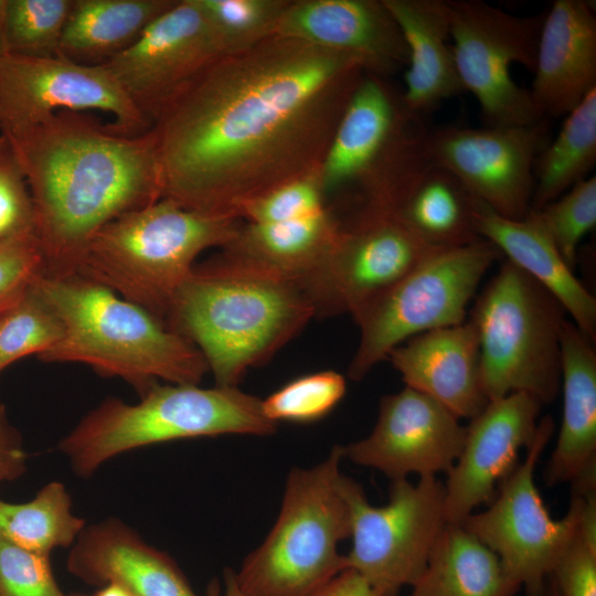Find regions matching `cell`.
<instances>
[{
  "mask_svg": "<svg viewBox=\"0 0 596 596\" xmlns=\"http://www.w3.org/2000/svg\"><path fill=\"white\" fill-rule=\"evenodd\" d=\"M365 73L353 54L281 35L215 58L152 119L161 199L240 219L317 172Z\"/></svg>",
  "mask_w": 596,
  "mask_h": 596,
  "instance_id": "1",
  "label": "cell"
},
{
  "mask_svg": "<svg viewBox=\"0 0 596 596\" xmlns=\"http://www.w3.org/2000/svg\"><path fill=\"white\" fill-rule=\"evenodd\" d=\"M0 134L26 179L45 273L73 274L99 230L162 196L150 129L126 135L82 111L61 110Z\"/></svg>",
  "mask_w": 596,
  "mask_h": 596,
  "instance_id": "2",
  "label": "cell"
},
{
  "mask_svg": "<svg viewBox=\"0 0 596 596\" xmlns=\"http://www.w3.org/2000/svg\"><path fill=\"white\" fill-rule=\"evenodd\" d=\"M313 317L297 284L219 254L193 267L164 324L199 349L215 385L237 386L251 368L267 362Z\"/></svg>",
  "mask_w": 596,
  "mask_h": 596,
  "instance_id": "3",
  "label": "cell"
},
{
  "mask_svg": "<svg viewBox=\"0 0 596 596\" xmlns=\"http://www.w3.org/2000/svg\"><path fill=\"white\" fill-rule=\"evenodd\" d=\"M34 286L63 326L61 340L38 356L41 361L89 365L125 380L140 396L160 380L199 384L209 371L191 341L105 286L44 272Z\"/></svg>",
  "mask_w": 596,
  "mask_h": 596,
  "instance_id": "4",
  "label": "cell"
},
{
  "mask_svg": "<svg viewBox=\"0 0 596 596\" xmlns=\"http://www.w3.org/2000/svg\"><path fill=\"white\" fill-rule=\"evenodd\" d=\"M241 224L240 219L160 199L99 230L71 275L105 286L164 323L196 257L205 249L224 247Z\"/></svg>",
  "mask_w": 596,
  "mask_h": 596,
  "instance_id": "5",
  "label": "cell"
},
{
  "mask_svg": "<svg viewBox=\"0 0 596 596\" xmlns=\"http://www.w3.org/2000/svg\"><path fill=\"white\" fill-rule=\"evenodd\" d=\"M424 117L386 77L365 73L319 168L324 195L344 193L350 215L392 214L432 164Z\"/></svg>",
  "mask_w": 596,
  "mask_h": 596,
  "instance_id": "6",
  "label": "cell"
},
{
  "mask_svg": "<svg viewBox=\"0 0 596 596\" xmlns=\"http://www.w3.org/2000/svg\"><path fill=\"white\" fill-rule=\"evenodd\" d=\"M276 428L264 414L262 400L237 386L157 383L136 404L106 398L58 448L85 478L115 456L143 446L227 434L266 436Z\"/></svg>",
  "mask_w": 596,
  "mask_h": 596,
  "instance_id": "7",
  "label": "cell"
},
{
  "mask_svg": "<svg viewBox=\"0 0 596 596\" xmlns=\"http://www.w3.org/2000/svg\"><path fill=\"white\" fill-rule=\"evenodd\" d=\"M342 446L310 468H292L278 518L235 573L249 596H311L347 570L339 543L351 534Z\"/></svg>",
  "mask_w": 596,
  "mask_h": 596,
  "instance_id": "8",
  "label": "cell"
},
{
  "mask_svg": "<svg viewBox=\"0 0 596 596\" xmlns=\"http://www.w3.org/2000/svg\"><path fill=\"white\" fill-rule=\"evenodd\" d=\"M470 310L489 401L524 393L543 406L561 389V336L566 311L540 283L505 259Z\"/></svg>",
  "mask_w": 596,
  "mask_h": 596,
  "instance_id": "9",
  "label": "cell"
},
{
  "mask_svg": "<svg viewBox=\"0 0 596 596\" xmlns=\"http://www.w3.org/2000/svg\"><path fill=\"white\" fill-rule=\"evenodd\" d=\"M500 256L483 238L440 248L362 308L353 317L360 339L349 377L362 380L394 348L417 334L465 322L479 284Z\"/></svg>",
  "mask_w": 596,
  "mask_h": 596,
  "instance_id": "10",
  "label": "cell"
},
{
  "mask_svg": "<svg viewBox=\"0 0 596 596\" xmlns=\"http://www.w3.org/2000/svg\"><path fill=\"white\" fill-rule=\"evenodd\" d=\"M351 515L352 547L347 570L362 576L382 596L413 586L444 531L445 486L434 476L416 483L392 480L385 505L370 504L360 483L343 475Z\"/></svg>",
  "mask_w": 596,
  "mask_h": 596,
  "instance_id": "11",
  "label": "cell"
},
{
  "mask_svg": "<svg viewBox=\"0 0 596 596\" xmlns=\"http://www.w3.org/2000/svg\"><path fill=\"white\" fill-rule=\"evenodd\" d=\"M554 428L550 415L540 418L524 459L500 483L487 509L475 511L460 523L497 555L508 577L526 596L545 595L549 576L579 517V498L572 496L566 514L553 519L534 481L535 466Z\"/></svg>",
  "mask_w": 596,
  "mask_h": 596,
  "instance_id": "12",
  "label": "cell"
},
{
  "mask_svg": "<svg viewBox=\"0 0 596 596\" xmlns=\"http://www.w3.org/2000/svg\"><path fill=\"white\" fill-rule=\"evenodd\" d=\"M447 1L457 72L465 92L478 102L485 126L542 120L510 67L520 64L534 72L545 13L520 17L480 0Z\"/></svg>",
  "mask_w": 596,
  "mask_h": 596,
  "instance_id": "13",
  "label": "cell"
},
{
  "mask_svg": "<svg viewBox=\"0 0 596 596\" xmlns=\"http://www.w3.org/2000/svg\"><path fill=\"white\" fill-rule=\"evenodd\" d=\"M438 249L394 215H353L340 221L329 255L299 287L316 317L348 313L353 318Z\"/></svg>",
  "mask_w": 596,
  "mask_h": 596,
  "instance_id": "14",
  "label": "cell"
},
{
  "mask_svg": "<svg viewBox=\"0 0 596 596\" xmlns=\"http://www.w3.org/2000/svg\"><path fill=\"white\" fill-rule=\"evenodd\" d=\"M549 140L547 119L447 126L428 130L427 152L432 164L454 174L473 199L503 217L520 220L531 211L534 168Z\"/></svg>",
  "mask_w": 596,
  "mask_h": 596,
  "instance_id": "15",
  "label": "cell"
},
{
  "mask_svg": "<svg viewBox=\"0 0 596 596\" xmlns=\"http://www.w3.org/2000/svg\"><path fill=\"white\" fill-rule=\"evenodd\" d=\"M87 109L111 114V127L126 135L151 127L104 64L10 54L0 60V131L36 124L61 110Z\"/></svg>",
  "mask_w": 596,
  "mask_h": 596,
  "instance_id": "16",
  "label": "cell"
},
{
  "mask_svg": "<svg viewBox=\"0 0 596 596\" xmlns=\"http://www.w3.org/2000/svg\"><path fill=\"white\" fill-rule=\"evenodd\" d=\"M466 426L434 398L405 386L380 400L369 436L342 446L350 461L391 480L447 473L462 449Z\"/></svg>",
  "mask_w": 596,
  "mask_h": 596,
  "instance_id": "17",
  "label": "cell"
},
{
  "mask_svg": "<svg viewBox=\"0 0 596 596\" xmlns=\"http://www.w3.org/2000/svg\"><path fill=\"white\" fill-rule=\"evenodd\" d=\"M220 56L196 0H177L130 47L104 65L151 125L160 108Z\"/></svg>",
  "mask_w": 596,
  "mask_h": 596,
  "instance_id": "18",
  "label": "cell"
},
{
  "mask_svg": "<svg viewBox=\"0 0 596 596\" xmlns=\"http://www.w3.org/2000/svg\"><path fill=\"white\" fill-rule=\"evenodd\" d=\"M543 405L524 393L489 401L466 426L460 455L446 473L445 517L460 524L489 504L500 483L519 464L521 448L534 440Z\"/></svg>",
  "mask_w": 596,
  "mask_h": 596,
  "instance_id": "19",
  "label": "cell"
},
{
  "mask_svg": "<svg viewBox=\"0 0 596 596\" xmlns=\"http://www.w3.org/2000/svg\"><path fill=\"white\" fill-rule=\"evenodd\" d=\"M275 35L358 56L386 77L408 64L401 29L383 0H291Z\"/></svg>",
  "mask_w": 596,
  "mask_h": 596,
  "instance_id": "20",
  "label": "cell"
},
{
  "mask_svg": "<svg viewBox=\"0 0 596 596\" xmlns=\"http://www.w3.org/2000/svg\"><path fill=\"white\" fill-rule=\"evenodd\" d=\"M529 91L543 119L566 116L596 88L595 7L555 0L541 26Z\"/></svg>",
  "mask_w": 596,
  "mask_h": 596,
  "instance_id": "21",
  "label": "cell"
},
{
  "mask_svg": "<svg viewBox=\"0 0 596 596\" xmlns=\"http://www.w3.org/2000/svg\"><path fill=\"white\" fill-rule=\"evenodd\" d=\"M386 359L405 386L434 398L460 419H471L489 402L481 382L479 340L468 318L417 334Z\"/></svg>",
  "mask_w": 596,
  "mask_h": 596,
  "instance_id": "22",
  "label": "cell"
},
{
  "mask_svg": "<svg viewBox=\"0 0 596 596\" xmlns=\"http://www.w3.org/2000/svg\"><path fill=\"white\" fill-rule=\"evenodd\" d=\"M573 321L561 336L562 422L544 480L568 482L572 496L596 491V351Z\"/></svg>",
  "mask_w": 596,
  "mask_h": 596,
  "instance_id": "23",
  "label": "cell"
},
{
  "mask_svg": "<svg viewBox=\"0 0 596 596\" xmlns=\"http://www.w3.org/2000/svg\"><path fill=\"white\" fill-rule=\"evenodd\" d=\"M66 567L86 584H115L130 596H196L171 557L117 519L85 526Z\"/></svg>",
  "mask_w": 596,
  "mask_h": 596,
  "instance_id": "24",
  "label": "cell"
},
{
  "mask_svg": "<svg viewBox=\"0 0 596 596\" xmlns=\"http://www.w3.org/2000/svg\"><path fill=\"white\" fill-rule=\"evenodd\" d=\"M472 217L479 236L546 288L595 342L596 299L567 266L538 214L530 211L523 219H507L475 200Z\"/></svg>",
  "mask_w": 596,
  "mask_h": 596,
  "instance_id": "25",
  "label": "cell"
},
{
  "mask_svg": "<svg viewBox=\"0 0 596 596\" xmlns=\"http://www.w3.org/2000/svg\"><path fill=\"white\" fill-rule=\"evenodd\" d=\"M408 49L403 97L424 117L444 100L465 93L450 40L447 0H383Z\"/></svg>",
  "mask_w": 596,
  "mask_h": 596,
  "instance_id": "26",
  "label": "cell"
},
{
  "mask_svg": "<svg viewBox=\"0 0 596 596\" xmlns=\"http://www.w3.org/2000/svg\"><path fill=\"white\" fill-rule=\"evenodd\" d=\"M339 231L340 221L328 207L297 220L242 222L220 255L251 270L299 286L324 262Z\"/></svg>",
  "mask_w": 596,
  "mask_h": 596,
  "instance_id": "27",
  "label": "cell"
},
{
  "mask_svg": "<svg viewBox=\"0 0 596 596\" xmlns=\"http://www.w3.org/2000/svg\"><path fill=\"white\" fill-rule=\"evenodd\" d=\"M177 0H73L58 56L103 65L130 47Z\"/></svg>",
  "mask_w": 596,
  "mask_h": 596,
  "instance_id": "28",
  "label": "cell"
},
{
  "mask_svg": "<svg viewBox=\"0 0 596 596\" xmlns=\"http://www.w3.org/2000/svg\"><path fill=\"white\" fill-rule=\"evenodd\" d=\"M409 596H515L499 558L461 524L447 523Z\"/></svg>",
  "mask_w": 596,
  "mask_h": 596,
  "instance_id": "29",
  "label": "cell"
},
{
  "mask_svg": "<svg viewBox=\"0 0 596 596\" xmlns=\"http://www.w3.org/2000/svg\"><path fill=\"white\" fill-rule=\"evenodd\" d=\"M475 200L454 174L430 164L392 215L433 247H457L482 238L473 223Z\"/></svg>",
  "mask_w": 596,
  "mask_h": 596,
  "instance_id": "30",
  "label": "cell"
},
{
  "mask_svg": "<svg viewBox=\"0 0 596 596\" xmlns=\"http://www.w3.org/2000/svg\"><path fill=\"white\" fill-rule=\"evenodd\" d=\"M596 163V88L572 109L534 168L531 211H539L586 179Z\"/></svg>",
  "mask_w": 596,
  "mask_h": 596,
  "instance_id": "31",
  "label": "cell"
},
{
  "mask_svg": "<svg viewBox=\"0 0 596 596\" xmlns=\"http://www.w3.org/2000/svg\"><path fill=\"white\" fill-rule=\"evenodd\" d=\"M85 520L72 513L65 486L51 481L23 503L0 499V540L40 554L75 543Z\"/></svg>",
  "mask_w": 596,
  "mask_h": 596,
  "instance_id": "32",
  "label": "cell"
},
{
  "mask_svg": "<svg viewBox=\"0 0 596 596\" xmlns=\"http://www.w3.org/2000/svg\"><path fill=\"white\" fill-rule=\"evenodd\" d=\"M63 336V326L33 283L0 310V372L30 354L40 356Z\"/></svg>",
  "mask_w": 596,
  "mask_h": 596,
  "instance_id": "33",
  "label": "cell"
},
{
  "mask_svg": "<svg viewBox=\"0 0 596 596\" xmlns=\"http://www.w3.org/2000/svg\"><path fill=\"white\" fill-rule=\"evenodd\" d=\"M73 0H6V52L25 57L58 56Z\"/></svg>",
  "mask_w": 596,
  "mask_h": 596,
  "instance_id": "34",
  "label": "cell"
},
{
  "mask_svg": "<svg viewBox=\"0 0 596 596\" xmlns=\"http://www.w3.org/2000/svg\"><path fill=\"white\" fill-rule=\"evenodd\" d=\"M291 0H196L222 55L245 51L276 34Z\"/></svg>",
  "mask_w": 596,
  "mask_h": 596,
  "instance_id": "35",
  "label": "cell"
},
{
  "mask_svg": "<svg viewBox=\"0 0 596 596\" xmlns=\"http://www.w3.org/2000/svg\"><path fill=\"white\" fill-rule=\"evenodd\" d=\"M345 391V379L336 371L306 374L262 400L263 412L276 424L316 422L337 406Z\"/></svg>",
  "mask_w": 596,
  "mask_h": 596,
  "instance_id": "36",
  "label": "cell"
},
{
  "mask_svg": "<svg viewBox=\"0 0 596 596\" xmlns=\"http://www.w3.org/2000/svg\"><path fill=\"white\" fill-rule=\"evenodd\" d=\"M533 212L540 217L567 266L574 270L578 244L596 225V177L584 179Z\"/></svg>",
  "mask_w": 596,
  "mask_h": 596,
  "instance_id": "37",
  "label": "cell"
},
{
  "mask_svg": "<svg viewBox=\"0 0 596 596\" xmlns=\"http://www.w3.org/2000/svg\"><path fill=\"white\" fill-rule=\"evenodd\" d=\"M319 170L283 184L245 204L240 219L251 223H274L315 215L327 209Z\"/></svg>",
  "mask_w": 596,
  "mask_h": 596,
  "instance_id": "38",
  "label": "cell"
},
{
  "mask_svg": "<svg viewBox=\"0 0 596 596\" xmlns=\"http://www.w3.org/2000/svg\"><path fill=\"white\" fill-rule=\"evenodd\" d=\"M49 556L0 540V596H83L60 588Z\"/></svg>",
  "mask_w": 596,
  "mask_h": 596,
  "instance_id": "39",
  "label": "cell"
},
{
  "mask_svg": "<svg viewBox=\"0 0 596 596\" xmlns=\"http://www.w3.org/2000/svg\"><path fill=\"white\" fill-rule=\"evenodd\" d=\"M34 234L26 179L9 139L0 134V240Z\"/></svg>",
  "mask_w": 596,
  "mask_h": 596,
  "instance_id": "40",
  "label": "cell"
},
{
  "mask_svg": "<svg viewBox=\"0 0 596 596\" xmlns=\"http://www.w3.org/2000/svg\"><path fill=\"white\" fill-rule=\"evenodd\" d=\"M44 267L34 234L0 240V310L18 298Z\"/></svg>",
  "mask_w": 596,
  "mask_h": 596,
  "instance_id": "41",
  "label": "cell"
},
{
  "mask_svg": "<svg viewBox=\"0 0 596 596\" xmlns=\"http://www.w3.org/2000/svg\"><path fill=\"white\" fill-rule=\"evenodd\" d=\"M549 577L558 596H596V541L576 528Z\"/></svg>",
  "mask_w": 596,
  "mask_h": 596,
  "instance_id": "42",
  "label": "cell"
},
{
  "mask_svg": "<svg viewBox=\"0 0 596 596\" xmlns=\"http://www.w3.org/2000/svg\"><path fill=\"white\" fill-rule=\"evenodd\" d=\"M28 454L20 433L10 424L0 403V483L20 478L26 470Z\"/></svg>",
  "mask_w": 596,
  "mask_h": 596,
  "instance_id": "43",
  "label": "cell"
},
{
  "mask_svg": "<svg viewBox=\"0 0 596 596\" xmlns=\"http://www.w3.org/2000/svg\"><path fill=\"white\" fill-rule=\"evenodd\" d=\"M311 596H382L362 576L345 570Z\"/></svg>",
  "mask_w": 596,
  "mask_h": 596,
  "instance_id": "44",
  "label": "cell"
},
{
  "mask_svg": "<svg viewBox=\"0 0 596 596\" xmlns=\"http://www.w3.org/2000/svg\"><path fill=\"white\" fill-rule=\"evenodd\" d=\"M205 596H249L240 587L235 572L225 570L223 574V585L217 579H212L205 592Z\"/></svg>",
  "mask_w": 596,
  "mask_h": 596,
  "instance_id": "45",
  "label": "cell"
},
{
  "mask_svg": "<svg viewBox=\"0 0 596 596\" xmlns=\"http://www.w3.org/2000/svg\"><path fill=\"white\" fill-rule=\"evenodd\" d=\"M94 596H130L125 589L115 584L104 585Z\"/></svg>",
  "mask_w": 596,
  "mask_h": 596,
  "instance_id": "46",
  "label": "cell"
},
{
  "mask_svg": "<svg viewBox=\"0 0 596 596\" xmlns=\"http://www.w3.org/2000/svg\"><path fill=\"white\" fill-rule=\"evenodd\" d=\"M6 0H0V60L7 54L4 45L3 15Z\"/></svg>",
  "mask_w": 596,
  "mask_h": 596,
  "instance_id": "47",
  "label": "cell"
},
{
  "mask_svg": "<svg viewBox=\"0 0 596 596\" xmlns=\"http://www.w3.org/2000/svg\"><path fill=\"white\" fill-rule=\"evenodd\" d=\"M544 596H558L556 587L550 577L547 579V585H546V590H545Z\"/></svg>",
  "mask_w": 596,
  "mask_h": 596,
  "instance_id": "48",
  "label": "cell"
}]
</instances>
